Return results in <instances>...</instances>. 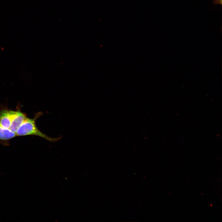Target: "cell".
Returning <instances> with one entry per match:
<instances>
[{
    "label": "cell",
    "mask_w": 222,
    "mask_h": 222,
    "mask_svg": "<svg viewBox=\"0 0 222 222\" xmlns=\"http://www.w3.org/2000/svg\"><path fill=\"white\" fill-rule=\"evenodd\" d=\"M43 114L42 112H39L35 114L33 118L27 117L17 130L15 133L16 136L35 135L51 142H56L60 139L61 137L57 138L50 137L41 132L37 127L36 121Z\"/></svg>",
    "instance_id": "1"
},
{
    "label": "cell",
    "mask_w": 222,
    "mask_h": 222,
    "mask_svg": "<svg viewBox=\"0 0 222 222\" xmlns=\"http://www.w3.org/2000/svg\"><path fill=\"white\" fill-rule=\"evenodd\" d=\"M27 117L25 114L22 112L20 111H15V114L12 119L9 127V129L15 133L18 128Z\"/></svg>",
    "instance_id": "2"
},
{
    "label": "cell",
    "mask_w": 222,
    "mask_h": 222,
    "mask_svg": "<svg viewBox=\"0 0 222 222\" xmlns=\"http://www.w3.org/2000/svg\"><path fill=\"white\" fill-rule=\"evenodd\" d=\"M15 113V111L7 109H3L0 111V124L6 128L9 129Z\"/></svg>",
    "instance_id": "3"
},
{
    "label": "cell",
    "mask_w": 222,
    "mask_h": 222,
    "mask_svg": "<svg viewBox=\"0 0 222 222\" xmlns=\"http://www.w3.org/2000/svg\"><path fill=\"white\" fill-rule=\"evenodd\" d=\"M16 136L15 133L12 131L8 128L3 127L0 124V140H8Z\"/></svg>",
    "instance_id": "4"
},
{
    "label": "cell",
    "mask_w": 222,
    "mask_h": 222,
    "mask_svg": "<svg viewBox=\"0 0 222 222\" xmlns=\"http://www.w3.org/2000/svg\"><path fill=\"white\" fill-rule=\"evenodd\" d=\"M213 3L215 4H222V0H214Z\"/></svg>",
    "instance_id": "5"
}]
</instances>
